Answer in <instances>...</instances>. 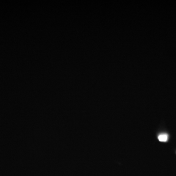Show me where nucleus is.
Masks as SVG:
<instances>
[{
  "label": "nucleus",
  "instance_id": "f257e3e1",
  "mask_svg": "<svg viewBox=\"0 0 176 176\" xmlns=\"http://www.w3.org/2000/svg\"><path fill=\"white\" fill-rule=\"evenodd\" d=\"M168 138V136L166 134H160L158 137L159 140L161 142H166V141H167Z\"/></svg>",
  "mask_w": 176,
  "mask_h": 176
}]
</instances>
